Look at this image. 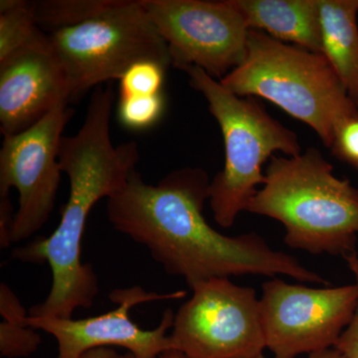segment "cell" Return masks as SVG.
<instances>
[{"mask_svg":"<svg viewBox=\"0 0 358 358\" xmlns=\"http://www.w3.org/2000/svg\"><path fill=\"white\" fill-rule=\"evenodd\" d=\"M115 103L112 85L96 87L83 124L76 134L61 138L59 164L68 176L69 197L60 223L47 238L34 240L13 251L15 260L48 263L50 292L30 308L31 317L72 319L78 308H90L100 291L91 264L82 262L81 245L90 212L101 199L120 192L140 160L136 141L114 145L110 117Z\"/></svg>","mask_w":358,"mask_h":358,"instance_id":"7a4b0ae2","label":"cell"},{"mask_svg":"<svg viewBox=\"0 0 358 358\" xmlns=\"http://www.w3.org/2000/svg\"><path fill=\"white\" fill-rule=\"evenodd\" d=\"M157 358H187L183 353L178 352V350H171L162 353Z\"/></svg>","mask_w":358,"mask_h":358,"instance_id":"cb8c5ba5","label":"cell"},{"mask_svg":"<svg viewBox=\"0 0 358 358\" xmlns=\"http://www.w3.org/2000/svg\"><path fill=\"white\" fill-rule=\"evenodd\" d=\"M120 355L113 348H102L90 350L82 358H119Z\"/></svg>","mask_w":358,"mask_h":358,"instance_id":"7402d4cb","label":"cell"},{"mask_svg":"<svg viewBox=\"0 0 358 358\" xmlns=\"http://www.w3.org/2000/svg\"><path fill=\"white\" fill-rule=\"evenodd\" d=\"M69 102L67 84L49 38L0 62V131L22 133L59 103Z\"/></svg>","mask_w":358,"mask_h":358,"instance_id":"7c38bea8","label":"cell"},{"mask_svg":"<svg viewBox=\"0 0 358 358\" xmlns=\"http://www.w3.org/2000/svg\"><path fill=\"white\" fill-rule=\"evenodd\" d=\"M48 38L64 73L70 103L105 82L121 79L141 61L171 66L166 41L141 0H117L107 13L49 33Z\"/></svg>","mask_w":358,"mask_h":358,"instance_id":"8992f818","label":"cell"},{"mask_svg":"<svg viewBox=\"0 0 358 358\" xmlns=\"http://www.w3.org/2000/svg\"><path fill=\"white\" fill-rule=\"evenodd\" d=\"M0 355L6 358L30 357L41 343L37 329L27 324L29 313L6 282L0 285Z\"/></svg>","mask_w":358,"mask_h":358,"instance_id":"9a60e30c","label":"cell"},{"mask_svg":"<svg viewBox=\"0 0 358 358\" xmlns=\"http://www.w3.org/2000/svg\"><path fill=\"white\" fill-rule=\"evenodd\" d=\"M322 53L358 110V0H319Z\"/></svg>","mask_w":358,"mask_h":358,"instance_id":"5bb4252c","label":"cell"},{"mask_svg":"<svg viewBox=\"0 0 358 358\" xmlns=\"http://www.w3.org/2000/svg\"><path fill=\"white\" fill-rule=\"evenodd\" d=\"M48 38L33 17L29 1H0V62Z\"/></svg>","mask_w":358,"mask_h":358,"instance_id":"2e32d148","label":"cell"},{"mask_svg":"<svg viewBox=\"0 0 358 358\" xmlns=\"http://www.w3.org/2000/svg\"><path fill=\"white\" fill-rule=\"evenodd\" d=\"M162 94L152 96H120L117 117L122 126L131 129H145L155 126L164 112Z\"/></svg>","mask_w":358,"mask_h":358,"instance_id":"ac0fdd59","label":"cell"},{"mask_svg":"<svg viewBox=\"0 0 358 358\" xmlns=\"http://www.w3.org/2000/svg\"><path fill=\"white\" fill-rule=\"evenodd\" d=\"M345 260L355 275V282L358 286V255L357 252L346 257ZM334 348L338 350L345 358H358V303L352 322L339 336Z\"/></svg>","mask_w":358,"mask_h":358,"instance_id":"44dd1931","label":"cell"},{"mask_svg":"<svg viewBox=\"0 0 358 358\" xmlns=\"http://www.w3.org/2000/svg\"><path fill=\"white\" fill-rule=\"evenodd\" d=\"M185 71L190 86L201 93L221 129L225 148L223 169L209 185V203L215 222L230 228L265 182L263 166L275 152L301 155L299 136L274 119L253 96H239L219 80L194 66Z\"/></svg>","mask_w":358,"mask_h":358,"instance_id":"5b68a950","label":"cell"},{"mask_svg":"<svg viewBox=\"0 0 358 358\" xmlns=\"http://www.w3.org/2000/svg\"><path fill=\"white\" fill-rule=\"evenodd\" d=\"M169 68L155 61H141L131 66L120 81V96H152L162 94Z\"/></svg>","mask_w":358,"mask_h":358,"instance_id":"d6986e66","label":"cell"},{"mask_svg":"<svg viewBox=\"0 0 358 358\" xmlns=\"http://www.w3.org/2000/svg\"><path fill=\"white\" fill-rule=\"evenodd\" d=\"M169 334L187 358H257L266 348L260 300L255 289L214 278L192 288Z\"/></svg>","mask_w":358,"mask_h":358,"instance_id":"52a82bcc","label":"cell"},{"mask_svg":"<svg viewBox=\"0 0 358 358\" xmlns=\"http://www.w3.org/2000/svg\"><path fill=\"white\" fill-rule=\"evenodd\" d=\"M247 211L281 222L291 248L343 259L357 252L358 189L334 176L317 148L271 157L263 187Z\"/></svg>","mask_w":358,"mask_h":358,"instance_id":"3957f363","label":"cell"},{"mask_svg":"<svg viewBox=\"0 0 358 358\" xmlns=\"http://www.w3.org/2000/svg\"><path fill=\"white\" fill-rule=\"evenodd\" d=\"M74 110L59 103L41 121L22 133L4 136L0 150V195L18 192L11 243L33 236L48 220L61 181L59 147Z\"/></svg>","mask_w":358,"mask_h":358,"instance_id":"30bf717a","label":"cell"},{"mask_svg":"<svg viewBox=\"0 0 358 358\" xmlns=\"http://www.w3.org/2000/svg\"><path fill=\"white\" fill-rule=\"evenodd\" d=\"M260 299L266 348L275 358H296L334 348L352 322L358 286L310 288L274 278Z\"/></svg>","mask_w":358,"mask_h":358,"instance_id":"ba28073f","label":"cell"},{"mask_svg":"<svg viewBox=\"0 0 358 358\" xmlns=\"http://www.w3.org/2000/svg\"><path fill=\"white\" fill-rule=\"evenodd\" d=\"M210 181L203 169L185 167L152 185L136 169L108 199V219L190 289L214 278L245 275H282L303 284L329 285L298 259L271 248L255 232L230 237L212 228L203 215Z\"/></svg>","mask_w":358,"mask_h":358,"instance_id":"6da1fadb","label":"cell"},{"mask_svg":"<svg viewBox=\"0 0 358 358\" xmlns=\"http://www.w3.org/2000/svg\"><path fill=\"white\" fill-rule=\"evenodd\" d=\"M334 157L358 169V115L336 129L331 148Z\"/></svg>","mask_w":358,"mask_h":358,"instance_id":"ffe728a7","label":"cell"},{"mask_svg":"<svg viewBox=\"0 0 358 358\" xmlns=\"http://www.w3.org/2000/svg\"><path fill=\"white\" fill-rule=\"evenodd\" d=\"M239 96H259L305 122L327 148L336 129L358 115L324 54L250 29L243 62L221 79Z\"/></svg>","mask_w":358,"mask_h":358,"instance_id":"277c9868","label":"cell"},{"mask_svg":"<svg viewBox=\"0 0 358 358\" xmlns=\"http://www.w3.org/2000/svg\"><path fill=\"white\" fill-rule=\"evenodd\" d=\"M117 0H37L29 1L35 22L49 33L73 27L98 17Z\"/></svg>","mask_w":358,"mask_h":358,"instance_id":"e0dca14e","label":"cell"},{"mask_svg":"<svg viewBox=\"0 0 358 358\" xmlns=\"http://www.w3.org/2000/svg\"><path fill=\"white\" fill-rule=\"evenodd\" d=\"M141 2L166 41L173 67L194 66L220 81L246 57L250 29L230 0Z\"/></svg>","mask_w":358,"mask_h":358,"instance_id":"9c48e42d","label":"cell"},{"mask_svg":"<svg viewBox=\"0 0 358 358\" xmlns=\"http://www.w3.org/2000/svg\"><path fill=\"white\" fill-rule=\"evenodd\" d=\"M249 29L322 53L319 0H230Z\"/></svg>","mask_w":358,"mask_h":358,"instance_id":"4fadbf2b","label":"cell"},{"mask_svg":"<svg viewBox=\"0 0 358 358\" xmlns=\"http://www.w3.org/2000/svg\"><path fill=\"white\" fill-rule=\"evenodd\" d=\"M185 296V291L159 294L138 286L117 289L110 294V300L117 307L103 315L83 320L28 315L27 324L54 336L58 345L57 358H82L90 350L115 346L126 348L136 358H157L173 350L167 331L173 329L176 313L167 308L159 326L145 331L131 320L129 310L140 303L179 300Z\"/></svg>","mask_w":358,"mask_h":358,"instance_id":"8fae6325","label":"cell"},{"mask_svg":"<svg viewBox=\"0 0 358 358\" xmlns=\"http://www.w3.org/2000/svg\"><path fill=\"white\" fill-rule=\"evenodd\" d=\"M257 358H266L264 355ZM308 358H345L341 352L336 348H329V350H322V352L312 353L308 355Z\"/></svg>","mask_w":358,"mask_h":358,"instance_id":"603a6c76","label":"cell"},{"mask_svg":"<svg viewBox=\"0 0 358 358\" xmlns=\"http://www.w3.org/2000/svg\"><path fill=\"white\" fill-rule=\"evenodd\" d=\"M119 358H136L134 355H131V353H127L124 355H120Z\"/></svg>","mask_w":358,"mask_h":358,"instance_id":"d4e9b609","label":"cell"}]
</instances>
